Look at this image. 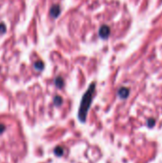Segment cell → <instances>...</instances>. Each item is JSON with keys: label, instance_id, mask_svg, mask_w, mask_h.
I'll return each mask as SVG.
<instances>
[{"label": "cell", "instance_id": "cell-6", "mask_svg": "<svg viewBox=\"0 0 162 163\" xmlns=\"http://www.w3.org/2000/svg\"><path fill=\"white\" fill-rule=\"evenodd\" d=\"M34 67H35V69H37V70H42L43 69V67H44V64L42 63V62H37V63H35V65H34Z\"/></svg>", "mask_w": 162, "mask_h": 163}, {"label": "cell", "instance_id": "cell-5", "mask_svg": "<svg viewBox=\"0 0 162 163\" xmlns=\"http://www.w3.org/2000/svg\"><path fill=\"white\" fill-rule=\"evenodd\" d=\"M55 83L57 85L58 87H62L63 86V79L61 77H57V78L55 79Z\"/></svg>", "mask_w": 162, "mask_h": 163}, {"label": "cell", "instance_id": "cell-4", "mask_svg": "<svg viewBox=\"0 0 162 163\" xmlns=\"http://www.w3.org/2000/svg\"><path fill=\"white\" fill-rule=\"evenodd\" d=\"M118 94H119V95H120L121 97L125 98V97H127L129 95V90L127 89V88H122V89L119 90V93H118Z\"/></svg>", "mask_w": 162, "mask_h": 163}, {"label": "cell", "instance_id": "cell-3", "mask_svg": "<svg viewBox=\"0 0 162 163\" xmlns=\"http://www.w3.org/2000/svg\"><path fill=\"white\" fill-rule=\"evenodd\" d=\"M51 15L52 16V17H57L58 15H59V13H60V8H59V6H53L52 9H51Z\"/></svg>", "mask_w": 162, "mask_h": 163}, {"label": "cell", "instance_id": "cell-1", "mask_svg": "<svg viewBox=\"0 0 162 163\" xmlns=\"http://www.w3.org/2000/svg\"><path fill=\"white\" fill-rule=\"evenodd\" d=\"M94 89H95V85H94V83H91L89 90H88L86 94L84 95L83 99H82V103H81L80 113H79L80 117L82 116V113H86L88 108L90 107V104H91V97H93V95H94Z\"/></svg>", "mask_w": 162, "mask_h": 163}, {"label": "cell", "instance_id": "cell-2", "mask_svg": "<svg viewBox=\"0 0 162 163\" xmlns=\"http://www.w3.org/2000/svg\"><path fill=\"white\" fill-rule=\"evenodd\" d=\"M110 34V28L108 26H102L99 30V35L103 38V39H106Z\"/></svg>", "mask_w": 162, "mask_h": 163}]
</instances>
